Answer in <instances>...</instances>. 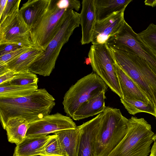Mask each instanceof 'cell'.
I'll return each instance as SVG.
<instances>
[{"mask_svg": "<svg viewBox=\"0 0 156 156\" xmlns=\"http://www.w3.org/2000/svg\"><path fill=\"white\" fill-rule=\"evenodd\" d=\"M54 134L58 136L63 156H77L80 134L78 126L75 129L58 131Z\"/></svg>", "mask_w": 156, "mask_h": 156, "instance_id": "20", "label": "cell"}, {"mask_svg": "<svg viewBox=\"0 0 156 156\" xmlns=\"http://www.w3.org/2000/svg\"><path fill=\"white\" fill-rule=\"evenodd\" d=\"M105 92L102 91L82 104L72 118L75 120H79L103 112L106 107L105 105Z\"/></svg>", "mask_w": 156, "mask_h": 156, "instance_id": "19", "label": "cell"}, {"mask_svg": "<svg viewBox=\"0 0 156 156\" xmlns=\"http://www.w3.org/2000/svg\"><path fill=\"white\" fill-rule=\"evenodd\" d=\"M16 73L8 70L0 75V85L6 83L11 80L15 76Z\"/></svg>", "mask_w": 156, "mask_h": 156, "instance_id": "31", "label": "cell"}, {"mask_svg": "<svg viewBox=\"0 0 156 156\" xmlns=\"http://www.w3.org/2000/svg\"><path fill=\"white\" fill-rule=\"evenodd\" d=\"M36 156H44L41 155H39Z\"/></svg>", "mask_w": 156, "mask_h": 156, "instance_id": "35", "label": "cell"}, {"mask_svg": "<svg viewBox=\"0 0 156 156\" xmlns=\"http://www.w3.org/2000/svg\"><path fill=\"white\" fill-rule=\"evenodd\" d=\"M154 134L143 118L128 119L126 134L108 156H147Z\"/></svg>", "mask_w": 156, "mask_h": 156, "instance_id": "5", "label": "cell"}, {"mask_svg": "<svg viewBox=\"0 0 156 156\" xmlns=\"http://www.w3.org/2000/svg\"><path fill=\"white\" fill-rule=\"evenodd\" d=\"M149 156H153V155H152L150 154V155H149Z\"/></svg>", "mask_w": 156, "mask_h": 156, "instance_id": "36", "label": "cell"}, {"mask_svg": "<svg viewBox=\"0 0 156 156\" xmlns=\"http://www.w3.org/2000/svg\"><path fill=\"white\" fill-rule=\"evenodd\" d=\"M51 0H28L23 3L20 11L30 30L41 19L48 9Z\"/></svg>", "mask_w": 156, "mask_h": 156, "instance_id": "16", "label": "cell"}, {"mask_svg": "<svg viewBox=\"0 0 156 156\" xmlns=\"http://www.w3.org/2000/svg\"><path fill=\"white\" fill-rule=\"evenodd\" d=\"M55 105V99L44 88L23 97L0 98L1 125L4 129L8 119L14 117L23 118L30 123L50 115Z\"/></svg>", "mask_w": 156, "mask_h": 156, "instance_id": "1", "label": "cell"}, {"mask_svg": "<svg viewBox=\"0 0 156 156\" xmlns=\"http://www.w3.org/2000/svg\"><path fill=\"white\" fill-rule=\"evenodd\" d=\"M22 46L15 44H5L0 45V56L10 53Z\"/></svg>", "mask_w": 156, "mask_h": 156, "instance_id": "30", "label": "cell"}, {"mask_svg": "<svg viewBox=\"0 0 156 156\" xmlns=\"http://www.w3.org/2000/svg\"><path fill=\"white\" fill-rule=\"evenodd\" d=\"M34 47L33 46L29 47L22 46L10 53L0 56V66L5 64Z\"/></svg>", "mask_w": 156, "mask_h": 156, "instance_id": "28", "label": "cell"}, {"mask_svg": "<svg viewBox=\"0 0 156 156\" xmlns=\"http://www.w3.org/2000/svg\"><path fill=\"white\" fill-rule=\"evenodd\" d=\"M5 44L32 46L30 29L20 10L0 23V45Z\"/></svg>", "mask_w": 156, "mask_h": 156, "instance_id": "10", "label": "cell"}, {"mask_svg": "<svg viewBox=\"0 0 156 156\" xmlns=\"http://www.w3.org/2000/svg\"><path fill=\"white\" fill-rule=\"evenodd\" d=\"M51 135L26 136L16 145L13 156H36L40 155L44 146Z\"/></svg>", "mask_w": 156, "mask_h": 156, "instance_id": "18", "label": "cell"}, {"mask_svg": "<svg viewBox=\"0 0 156 156\" xmlns=\"http://www.w3.org/2000/svg\"><path fill=\"white\" fill-rule=\"evenodd\" d=\"M7 1V0H1L0 1V16L5 9Z\"/></svg>", "mask_w": 156, "mask_h": 156, "instance_id": "33", "label": "cell"}, {"mask_svg": "<svg viewBox=\"0 0 156 156\" xmlns=\"http://www.w3.org/2000/svg\"><path fill=\"white\" fill-rule=\"evenodd\" d=\"M106 44L109 47L137 55L144 60L151 66H156V55L125 20L118 31L107 40Z\"/></svg>", "mask_w": 156, "mask_h": 156, "instance_id": "9", "label": "cell"}, {"mask_svg": "<svg viewBox=\"0 0 156 156\" xmlns=\"http://www.w3.org/2000/svg\"><path fill=\"white\" fill-rule=\"evenodd\" d=\"M103 112L78 126L80 132L77 156H94L96 138L102 122Z\"/></svg>", "mask_w": 156, "mask_h": 156, "instance_id": "12", "label": "cell"}, {"mask_svg": "<svg viewBox=\"0 0 156 156\" xmlns=\"http://www.w3.org/2000/svg\"><path fill=\"white\" fill-rule=\"evenodd\" d=\"M132 0H95L96 21H100L114 14L125 10Z\"/></svg>", "mask_w": 156, "mask_h": 156, "instance_id": "22", "label": "cell"}, {"mask_svg": "<svg viewBox=\"0 0 156 156\" xmlns=\"http://www.w3.org/2000/svg\"><path fill=\"white\" fill-rule=\"evenodd\" d=\"M153 140L154 143L151 150L150 154L156 156V133L154 135Z\"/></svg>", "mask_w": 156, "mask_h": 156, "instance_id": "32", "label": "cell"}, {"mask_svg": "<svg viewBox=\"0 0 156 156\" xmlns=\"http://www.w3.org/2000/svg\"><path fill=\"white\" fill-rule=\"evenodd\" d=\"M21 0H7L5 9L0 16V23L2 22L7 16L20 10Z\"/></svg>", "mask_w": 156, "mask_h": 156, "instance_id": "29", "label": "cell"}, {"mask_svg": "<svg viewBox=\"0 0 156 156\" xmlns=\"http://www.w3.org/2000/svg\"><path fill=\"white\" fill-rule=\"evenodd\" d=\"M138 35L147 47L156 55V25L150 23L146 29Z\"/></svg>", "mask_w": 156, "mask_h": 156, "instance_id": "26", "label": "cell"}, {"mask_svg": "<svg viewBox=\"0 0 156 156\" xmlns=\"http://www.w3.org/2000/svg\"><path fill=\"white\" fill-rule=\"evenodd\" d=\"M115 60L154 105L156 119V67L151 66L142 58L123 50L116 55Z\"/></svg>", "mask_w": 156, "mask_h": 156, "instance_id": "3", "label": "cell"}, {"mask_svg": "<svg viewBox=\"0 0 156 156\" xmlns=\"http://www.w3.org/2000/svg\"><path fill=\"white\" fill-rule=\"evenodd\" d=\"M44 51L40 48L34 47L5 64L0 66V75L8 70L16 73L28 71L31 64Z\"/></svg>", "mask_w": 156, "mask_h": 156, "instance_id": "17", "label": "cell"}, {"mask_svg": "<svg viewBox=\"0 0 156 156\" xmlns=\"http://www.w3.org/2000/svg\"><path fill=\"white\" fill-rule=\"evenodd\" d=\"M108 87L95 73L83 77L72 85L65 93L62 102L65 112L72 118L80 105L101 92H106Z\"/></svg>", "mask_w": 156, "mask_h": 156, "instance_id": "7", "label": "cell"}, {"mask_svg": "<svg viewBox=\"0 0 156 156\" xmlns=\"http://www.w3.org/2000/svg\"><path fill=\"white\" fill-rule=\"evenodd\" d=\"M29 126L28 121L22 117L9 118L4 129L9 142L16 145L20 143L26 137Z\"/></svg>", "mask_w": 156, "mask_h": 156, "instance_id": "21", "label": "cell"}, {"mask_svg": "<svg viewBox=\"0 0 156 156\" xmlns=\"http://www.w3.org/2000/svg\"><path fill=\"white\" fill-rule=\"evenodd\" d=\"M128 120L119 109L106 107L96 138L94 156H108L125 136Z\"/></svg>", "mask_w": 156, "mask_h": 156, "instance_id": "4", "label": "cell"}, {"mask_svg": "<svg viewBox=\"0 0 156 156\" xmlns=\"http://www.w3.org/2000/svg\"><path fill=\"white\" fill-rule=\"evenodd\" d=\"M81 4L80 13L82 30L81 43L84 45L92 42L97 21L95 0H83Z\"/></svg>", "mask_w": 156, "mask_h": 156, "instance_id": "14", "label": "cell"}, {"mask_svg": "<svg viewBox=\"0 0 156 156\" xmlns=\"http://www.w3.org/2000/svg\"><path fill=\"white\" fill-rule=\"evenodd\" d=\"M76 127L70 117L57 112L29 123L26 136H47L58 131L75 129Z\"/></svg>", "mask_w": 156, "mask_h": 156, "instance_id": "11", "label": "cell"}, {"mask_svg": "<svg viewBox=\"0 0 156 156\" xmlns=\"http://www.w3.org/2000/svg\"><path fill=\"white\" fill-rule=\"evenodd\" d=\"M38 89V86H20L7 83L0 85V98L11 99L30 95Z\"/></svg>", "mask_w": 156, "mask_h": 156, "instance_id": "23", "label": "cell"}, {"mask_svg": "<svg viewBox=\"0 0 156 156\" xmlns=\"http://www.w3.org/2000/svg\"><path fill=\"white\" fill-rule=\"evenodd\" d=\"M80 25V14L73 10L67 14L60 30L49 43L45 51L30 66L29 70L44 76H49L54 69L56 61L64 45L74 30Z\"/></svg>", "mask_w": 156, "mask_h": 156, "instance_id": "2", "label": "cell"}, {"mask_svg": "<svg viewBox=\"0 0 156 156\" xmlns=\"http://www.w3.org/2000/svg\"><path fill=\"white\" fill-rule=\"evenodd\" d=\"M124 11L115 13L102 20L96 21L92 44L106 43L107 40L118 31L125 20Z\"/></svg>", "mask_w": 156, "mask_h": 156, "instance_id": "13", "label": "cell"}, {"mask_svg": "<svg viewBox=\"0 0 156 156\" xmlns=\"http://www.w3.org/2000/svg\"><path fill=\"white\" fill-rule=\"evenodd\" d=\"M115 62L114 67L123 98L151 102L142 92L138 85Z\"/></svg>", "mask_w": 156, "mask_h": 156, "instance_id": "15", "label": "cell"}, {"mask_svg": "<svg viewBox=\"0 0 156 156\" xmlns=\"http://www.w3.org/2000/svg\"><path fill=\"white\" fill-rule=\"evenodd\" d=\"M88 56L93 71L113 92L123 98L114 67L115 60L107 45L92 44Z\"/></svg>", "mask_w": 156, "mask_h": 156, "instance_id": "8", "label": "cell"}, {"mask_svg": "<svg viewBox=\"0 0 156 156\" xmlns=\"http://www.w3.org/2000/svg\"><path fill=\"white\" fill-rule=\"evenodd\" d=\"M57 0H51L48 8L36 25L30 30L32 46L45 51L60 30L70 8L61 9Z\"/></svg>", "mask_w": 156, "mask_h": 156, "instance_id": "6", "label": "cell"}, {"mask_svg": "<svg viewBox=\"0 0 156 156\" xmlns=\"http://www.w3.org/2000/svg\"><path fill=\"white\" fill-rule=\"evenodd\" d=\"M39 155L44 156H63L57 135H52L41 151Z\"/></svg>", "mask_w": 156, "mask_h": 156, "instance_id": "27", "label": "cell"}, {"mask_svg": "<svg viewBox=\"0 0 156 156\" xmlns=\"http://www.w3.org/2000/svg\"><path fill=\"white\" fill-rule=\"evenodd\" d=\"M144 2L146 5L153 7L156 6V0H146L144 1Z\"/></svg>", "mask_w": 156, "mask_h": 156, "instance_id": "34", "label": "cell"}, {"mask_svg": "<svg viewBox=\"0 0 156 156\" xmlns=\"http://www.w3.org/2000/svg\"><path fill=\"white\" fill-rule=\"evenodd\" d=\"M121 102L128 113L132 115L144 112L156 116V110L151 102H146L139 100L120 98Z\"/></svg>", "mask_w": 156, "mask_h": 156, "instance_id": "24", "label": "cell"}, {"mask_svg": "<svg viewBox=\"0 0 156 156\" xmlns=\"http://www.w3.org/2000/svg\"><path fill=\"white\" fill-rule=\"evenodd\" d=\"M38 80L36 74L28 70L16 73L14 77L5 83L20 86H38Z\"/></svg>", "mask_w": 156, "mask_h": 156, "instance_id": "25", "label": "cell"}]
</instances>
